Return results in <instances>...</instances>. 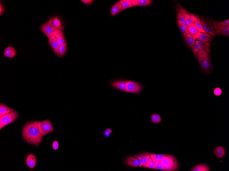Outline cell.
I'll use <instances>...</instances> for the list:
<instances>
[{"mask_svg":"<svg viewBox=\"0 0 229 171\" xmlns=\"http://www.w3.org/2000/svg\"><path fill=\"white\" fill-rule=\"evenodd\" d=\"M38 122L34 121L27 123L24 126L22 132L24 139L26 142L37 146L43 139L38 128Z\"/></svg>","mask_w":229,"mask_h":171,"instance_id":"cell-1","label":"cell"},{"mask_svg":"<svg viewBox=\"0 0 229 171\" xmlns=\"http://www.w3.org/2000/svg\"><path fill=\"white\" fill-rule=\"evenodd\" d=\"M196 58L204 73L209 74L212 72L213 66L208 53L203 50L199 51L196 54Z\"/></svg>","mask_w":229,"mask_h":171,"instance_id":"cell-2","label":"cell"},{"mask_svg":"<svg viewBox=\"0 0 229 171\" xmlns=\"http://www.w3.org/2000/svg\"><path fill=\"white\" fill-rule=\"evenodd\" d=\"M159 161L165 171H175L178 168L177 160L172 155H168Z\"/></svg>","mask_w":229,"mask_h":171,"instance_id":"cell-3","label":"cell"},{"mask_svg":"<svg viewBox=\"0 0 229 171\" xmlns=\"http://www.w3.org/2000/svg\"><path fill=\"white\" fill-rule=\"evenodd\" d=\"M144 88L140 83L133 81L127 80L124 92L138 95L139 94Z\"/></svg>","mask_w":229,"mask_h":171,"instance_id":"cell-4","label":"cell"},{"mask_svg":"<svg viewBox=\"0 0 229 171\" xmlns=\"http://www.w3.org/2000/svg\"><path fill=\"white\" fill-rule=\"evenodd\" d=\"M18 117V113L17 111L12 109L10 113L0 118L1 130L5 126L15 121Z\"/></svg>","mask_w":229,"mask_h":171,"instance_id":"cell-5","label":"cell"},{"mask_svg":"<svg viewBox=\"0 0 229 171\" xmlns=\"http://www.w3.org/2000/svg\"><path fill=\"white\" fill-rule=\"evenodd\" d=\"M37 127L39 132L43 137L54 131L52 122L48 120L38 122Z\"/></svg>","mask_w":229,"mask_h":171,"instance_id":"cell-6","label":"cell"},{"mask_svg":"<svg viewBox=\"0 0 229 171\" xmlns=\"http://www.w3.org/2000/svg\"><path fill=\"white\" fill-rule=\"evenodd\" d=\"M177 10L178 13H179L181 14L185 20V23L184 26L185 28V32L186 34H188L187 32V29L188 25L192 23H194V21L193 20L191 14H189L187 11L181 5H178L177 7Z\"/></svg>","mask_w":229,"mask_h":171,"instance_id":"cell-7","label":"cell"},{"mask_svg":"<svg viewBox=\"0 0 229 171\" xmlns=\"http://www.w3.org/2000/svg\"><path fill=\"white\" fill-rule=\"evenodd\" d=\"M211 43H206L203 41L197 40L196 41L195 46L192 49V51L193 53L196 58V54L199 51L203 50L206 51L210 54Z\"/></svg>","mask_w":229,"mask_h":171,"instance_id":"cell-8","label":"cell"},{"mask_svg":"<svg viewBox=\"0 0 229 171\" xmlns=\"http://www.w3.org/2000/svg\"><path fill=\"white\" fill-rule=\"evenodd\" d=\"M201 23L202 25L204 30L207 34L215 37L217 34L212 23V20H207L201 17Z\"/></svg>","mask_w":229,"mask_h":171,"instance_id":"cell-9","label":"cell"},{"mask_svg":"<svg viewBox=\"0 0 229 171\" xmlns=\"http://www.w3.org/2000/svg\"><path fill=\"white\" fill-rule=\"evenodd\" d=\"M213 25L215 27L216 34L222 35L229 37V25L224 26L220 24L219 22L213 21Z\"/></svg>","mask_w":229,"mask_h":171,"instance_id":"cell-10","label":"cell"},{"mask_svg":"<svg viewBox=\"0 0 229 171\" xmlns=\"http://www.w3.org/2000/svg\"><path fill=\"white\" fill-rule=\"evenodd\" d=\"M40 29L41 31L46 36L48 39L53 36L54 32L57 30L47 22L42 25L40 27Z\"/></svg>","mask_w":229,"mask_h":171,"instance_id":"cell-11","label":"cell"},{"mask_svg":"<svg viewBox=\"0 0 229 171\" xmlns=\"http://www.w3.org/2000/svg\"><path fill=\"white\" fill-rule=\"evenodd\" d=\"M195 40H197L200 41L210 43L212 40L213 37L210 34L207 33L198 32L196 34L192 36Z\"/></svg>","mask_w":229,"mask_h":171,"instance_id":"cell-12","label":"cell"},{"mask_svg":"<svg viewBox=\"0 0 229 171\" xmlns=\"http://www.w3.org/2000/svg\"><path fill=\"white\" fill-rule=\"evenodd\" d=\"M47 22L57 29L62 30L64 28L61 20L58 17L55 16L51 17L48 21Z\"/></svg>","mask_w":229,"mask_h":171,"instance_id":"cell-13","label":"cell"},{"mask_svg":"<svg viewBox=\"0 0 229 171\" xmlns=\"http://www.w3.org/2000/svg\"><path fill=\"white\" fill-rule=\"evenodd\" d=\"M127 80H118L114 81L110 83V85L114 89L124 92L126 88Z\"/></svg>","mask_w":229,"mask_h":171,"instance_id":"cell-14","label":"cell"},{"mask_svg":"<svg viewBox=\"0 0 229 171\" xmlns=\"http://www.w3.org/2000/svg\"><path fill=\"white\" fill-rule=\"evenodd\" d=\"M133 7H144L148 6L152 3L150 0H129Z\"/></svg>","mask_w":229,"mask_h":171,"instance_id":"cell-15","label":"cell"},{"mask_svg":"<svg viewBox=\"0 0 229 171\" xmlns=\"http://www.w3.org/2000/svg\"><path fill=\"white\" fill-rule=\"evenodd\" d=\"M125 163L128 166L137 168L139 167L140 162L138 158H135L133 156H130L126 159Z\"/></svg>","mask_w":229,"mask_h":171,"instance_id":"cell-16","label":"cell"},{"mask_svg":"<svg viewBox=\"0 0 229 171\" xmlns=\"http://www.w3.org/2000/svg\"><path fill=\"white\" fill-rule=\"evenodd\" d=\"M26 163L30 169H34L37 164V158L35 156L32 154H29L26 157Z\"/></svg>","mask_w":229,"mask_h":171,"instance_id":"cell-17","label":"cell"},{"mask_svg":"<svg viewBox=\"0 0 229 171\" xmlns=\"http://www.w3.org/2000/svg\"><path fill=\"white\" fill-rule=\"evenodd\" d=\"M53 36L56 38L57 43L59 45H61L65 43L66 41L64 32L62 30L57 29L54 32Z\"/></svg>","mask_w":229,"mask_h":171,"instance_id":"cell-18","label":"cell"},{"mask_svg":"<svg viewBox=\"0 0 229 171\" xmlns=\"http://www.w3.org/2000/svg\"><path fill=\"white\" fill-rule=\"evenodd\" d=\"M48 41H49L51 48L52 49L54 52L57 56L60 45L57 43L56 38L54 36H53L52 37L48 39Z\"/></svg>","mask_w":229,"mask_h":171,"instance_id":"cell-19","label":"cell"},{"mask_svg":"<svg viewBox=\"0 0 229 171\" xmlns=\"http://www.w3.org/2000/svg\"><path fill=\"white\" fill-rule=\"evenodd\" d=\"M4 55L8 58H13L17 55V51L14 48L8 46L6 48L4 52Z\"/></svg>","mask_w":229,"mask_h":171,"instance_id":"cell-20","label":"cell"},{"mask_svg":"<svg viewBox=\"0 0 229 171\" xmlns=\"http://www.w3.org/2000/svg\"><path fill=\"white\" fill-rule=\"evenodd\" d=\"M193 20L194 21V23L197 27L198 32H201L206 33L204 30L203 28L202 25L200 17L195 15L190 14Z\"/></svg>","mask_w":229,"mask_h":171,"instance_id":"cell-21","label":"cell"},{"mask_svg":"<svg viewBox=\"0 0 229 171\" xmlns=\"http://www.w3.org/2000/svg\"><path fill=\"white\" fill-rule=\"evenodd\" d=\"M134 157L139 160L140 164L139 167H141L143 165L146 163L150 158V156L148 153L134 155Z\"/></svg>","mask_w":229,"mask_h":171,"instance_id":"cell-22","label":"cell"},{"mask_svg":"<svg viewBox=\"0 0 229 171\" xmlns=\"http://www.w3.org/2000/svg\"><path fill=\"white\" fill-rule=\"evenodd\" d=\"M183 35L188 46L192 49L195 46V40L193 38L192 35L186 34L185 32L183 33Z\"/></svg>","mask_w":229,"mask_h":171,"instance_id":"cell-23","label":"cell"},{"mask_svg":"<svg viewBox=\"0 0 229 171\" xmlns=\"http://www.w3.org/2000/svg\"><path fill=\"white\" fill-rule=\"evenodd\" d=\"M122 9V5L119 1L117 2L111 7L110 10V13L113 16H115L120 13Z\"/></svg>","mask_w":229,"mask_h":171,"instance_id":"cell-24","label":"cell"},{"mask_svg":"<svg viewBox=\"0 0 229 171\" xmlns=\"http://www.w3.org/2000/svg\"><path fill=\"white\" fill-rule=\"evenodd\" d=\"M214 154L217 158H222L224 157L225 151L222 146H219L215 149Z\"/></svg>","mask_w":229,"mask_h":171,"instance_id":"cell-25","label":"cell"},{"mask_svg":"<svg viewBox=\"0 0 229 171\" xmlns=\"http://www.w3.org/2000/svg\"><path fill=\"white\" fill-rule=\"evenodd\" d=\"M187 32L188 34L192 36L195 35L198 32V28L195 23L190 24L187 28Z\"/></svg>","mask_w":229,"mask_h":171,"instance_id":"cell-26","label":"cell"},{"mask_svg":"<svg viewBox=\"0 0 229 171\" xmlns=\"http://www.w3.org/2000/svg\"><path fill=\"white\" fill-rule=\"evenodd\" d=\"M67 45L66 42L60 45L59 47L58 54L57 56L60 58L64 56L67 52Z\"/></svg>","mask_w":229,"mask_h":171,"instance_id":"cell-27","label":"cell"},{"mask_svg":"<svg viewBox=\"0 0 229 171\" xmlns=\"http://www.w3.org/2000/svg\"><path fill=\"white\" fill-rule=\"evenodd\" d=\"M191 171H209V167L205 164H199L195 166Z\"/></svg>","mask_w":229,"mask_h":171,"instance_id":"cell-28","label":"cell"},{"mask_svg":"<svg viewBox=\"0 0 229 171\" xmlns=\"http://www.w3.org/2000/svg\"><path fill=\"white\" fill-rule=\"evenodd\" d=\"M12 109L6 105L1 104L0 105V117H2L10 113Z\"/></svg>","mask_w":229,"mask_h":171,"instance_id":"cell-29","label":"cell"},{"mask_svg":"<svg viewBox=\"0 0 229 171\" xmlns=\"http://www.w3.org/2000/svg\"><path fill=\"white\" fill-rule=\"evenodd\" d=\"M119 2L122 5V9L120 13L126 9L133 7L129 0H120Z\"/></svg>","mask_w":229,"mask_h":171,"instance_id":"cell-30","label":"cell"},{"mask_svg":"<svg viewBox=\"0 0 229 171\" xmlns=\"http://www.w3.org/2000/svg\"><path fill=\"white\" fill-rule=\"evenodd\" d=\"M141 167L143 168H147V169H157L154 163L152 158L151 157L149 158L148 160L147 161V162L143 164Z\"/></svg>","mask_w":229,"mask_h":171,"instance_id":"cell-31","label":"cell"},{"mask_svg":"<svg viewBox=\"0 0 229 171\" xmlns=\"http://www.w3.org/2000/svg\"><path fill=\"white\" fill-rule=\"evenodd\" d=\"M150 118L153 124H159L162 121L161 116L158 114H152Z\"/></svg>","mask_w":229,"mask_h":171,"instance_id":"cell-32","label":"cell"},{"mask_svg":"<svg viewBox=\"0 0 229 171\" xmlns=\"http://www.w3.org/2000/svg\"><path fill=\"white\" fill-rule=\"evenodd\" d=\"M151 158H153L156 159L158 160H159L163 158L165 156H167V154H152V153H149V154Z\"/></svg>","mask_w":229,"mask_h":171,"instance_id":"cell-33","label":"cell"},{"mask_svg":"<svg viewBox=\"0 0 229 171\" xmlns=\"http://www.w3.org/2000/svg\"><path fill=\"white\" fill-rule=\"evenodd\" d=\"M152 158V160L154 162V163L155 165L158 169L165 171L163 167L162 166L161 164H160V162H159V160L156 159L155 158Z\"/></svg>","mask_w":229,"mask_h":171,"instance_id":"cell-34","label":"cell"},{"mask_svg":"<svg viewBox=\"0 0 229 171\" xmlns=\"http://www.w3.org/2000/svg\"><path fill=\"white\" fill-rule=\"evenodd\" d=\"M213 93L214 95L217 97H219L222 94V90L221 88L217 87L214 89Z\"/></svg>","mask_w":229,"mask_h":171,"instance_id":"cell-35","label":"cell"},{"mask_svg":"<svg viewBox=\"0 0 229 171\" xmlns=\"http://www.w3.org/2000/svg\"><path fill=\"white\" fill-rule=\"evenodd\" d=\"M112 132V131L110 128H107L103 132V136L105 137L108 138L110 136V134Z\"/></svg>","mask_w":229,"mask_h":171,"instance_id":"cell-36","label":"cell"},{"mask_svg":"<svg viewBox=\"0 0 229 171\" xmlns=\"http://www.w3.org/2000/svg\"><path fill=\"white\" fill-rule=\"evenodd\" d=\"M177 25H178L179 28L181 31L183 33L185 32V28L184 25L178 19L177 20Z\"/></svg>","mask_w":229,"mask_h":171,"instance_id":"cell-37","label":"cell"},{"mask_svg":"<svg viewBox=\"0 0 229 171\" xmlns=\"http://www.w3.org/2000/svg\"><path fill=\"white\" fill-rule=\"evenodd\" d=\"M177 18L182 23L183 25H184L185 23V20L184 17L181 14L179 13H178L177 15Z\"/></svg>","mask_w":229,"mask_h":171,"instance_id":"cell-38","label":"cell"},{"mask_svg":"<svg viewBox=\"0 0 229 171\" xmlns=\"http://www.w3.org/2000/svg\"><path fill=\"white\" fill-rule=\"evenodd\" d=\"M53 148L54 150H56L58 149L59 148V143L57 141H55L53 142Z\"/></svg>","mask_w":229,"mask_h":171,"instance_id":"cell-39","label":"cell"},{"mask_svg":"<svg viewBox=\"0 0 229 171\" xmlns=\"http://www.w3.org/2000/svg\"><path fill=\"white\" fill-rule=\"evenodd\" d=\"M81 1L86 5H90L92 4L94 1L92 0H82Z\"/></svg>","mask_w":229,"mask_h":171,"instance_id":"cell-40","label":"cell"},{"mask_svg":"<svg viewBox=\"0 0 229 171\" xmlns=\"http://www.w3.org/2000/svg\"><path fill=\"white\" fill-rule=\"evenodd\" d=\"M4 6L3 5L2 3V2H1V3H0V15H1V16L4 13Z\"/></svg>","mask_w":229,"mask_h":171,"instance_id":"cell-41","label":"cell"},{"mask_svg":"<svg viewBox=\"0 0 229 171\" xmlns=\"http://www.w3.org/2000/svg\"><path fill=\"white\" fill-rule=\"evenodd\" d=\"M219 23L221 24V25L224 26H227L229 25V19H228L222 22H219Z\"/></svg>","mask_w":229,"mask_h":171,"instance_id":"cell-42","label":"cell"}]
</instances>
